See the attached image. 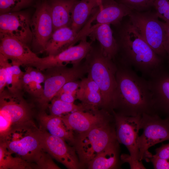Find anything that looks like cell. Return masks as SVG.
Masks as SVG:
<instances>
[{
  "instance_id": "1",
  "label": "cell",
  "mask_w": 169,
  "mask_h": 169,
  "mask_svg": "<svg viewBox=\"0 0 169 169\" xmlns=\"http://www.w3.org/2000/svg\"><path fill=\"white\" fill-rule=\"evenodd\" d=\"M116 78L117 87L112 110L128 116L142 115L144 113L156 114L147 80L124 64L117 67Z\"/></svg>"
},
{
  "instance_id": "2",
  "label": "cell",
  "mask_w": 169,
  "mask_h": 169,
  "mask_svg": "<svg viewBox=\"0 0 169 169\" xmlns=\"http://www.w3.org/2000/svg\"><path fill=\"white\" fill-rule=\"evenodd\" d=\"M0 142L12 154L34 165L37 169L60 168L44 149L39 128L31 120L12 125Z\"/></svg>"
},
{
  "instance_id": "3",
  "label": "cell",
  "mask_w": 169,
  "mask_h": 169,
  "mask_svg": "<svg viewBox=\"0 0 169 169\" xmlns=\"http://www.w3.org/2000/svg\"><path fill=\"white\" fill-rule=\"evenodd\" d=\"M119 47L124 65L133 67L144 78H149L163 68L162 58L157 54L130 21L120 33Z\"/></svg>"
},
{
  "instance_id": "4",
  "label": "cell",
  "mask_w": 169,
  "mask_h": 169,
  "mask_svg": "<svg viewBox=\"0 0 169 169\" xmlns=\"http://www.w3.org/2000/svg\"><path fill=\"white\" fill-rule=\"evenodd\" d=\"M117 140L114 119L78 134L73 145L81 167L87 166L99 153Z\"/></svg>"
},
{
  "instance_id": "5",
  "label": "cell",
  "mask_w": 169,
  "mask_h": 169,
  "mask_svg": "<svg viewBox=\"0 0 169 169\" xmlns=\"http://www.w3.org/2000/svg\"><path fill=\"white\" fill-rule=\"evenodd\" d=\"M88 77L98 86L103 99L104 107L112 112L113 98L117 87V67L101 52H92L86 57Z\"/></svg>"
},
{
  "instance_id": "6",
  "label": "cell",
  "mask_w": 169,
  "mask_h": 169,
  "mask_svg": "<svg viewBox=\"0 0 169 169\" xmlns=\"http://www.w3.org/2000/svg\"><path fill=\"white\" fill-rule=\"evenodd\" d=\"M131 22L154 52L162 58L167 54L164 22L156 13L132 11L128 15Z\"/></svg>"
},
{
  "instance_id": "7",
  "label": "cell",
  "mask_w": 169,
  "mask_h": 169,
  "mask_svg": "<svg viewBox=\"0 0 169 169\" xmlns=\"http://www.w3.org/2000/svg\"><path fill=\"white\" fill-rule=\"evenodd\" d=\"M86 72V65L82 66L73 65L71 68L60 66L46 69L43 92L40 96L36 99L42 110L49 106V103L65 83L76 80Z\"/></svg>"
},
{
  "instance_id": "8",
  "label": "cell",
  "mask_w": 169,
  "mask_h": 169,
  "mask_svg": "<svg viewBox=\"0 0 169 169\" xmlns=\"http://www.w3.org/2000/svg\"><path fill=\"white\" fill-rule=\"evenodd\" d=\"M142 134L138 140L139 161L148 162L152 154L149 149L156 144L169 140V118L162 119L157 114H143L141 116Z\"/></svg>"
},
{
  "instance_id": "9",
  "label": "cell",
  "mask_w": 169,
  "mask_h": 169,
  "mask_svg": "<svg viewBox=\"0 0 169 169\" xmlns=\"http://www.w3.org/2000/svg\"><path fill=\"white\" fill-rule=\"evenodd\" d=\"M30 26L32 34L31 44L33 49L44 52L54 32V27L47 0H39L36 10L31 18Z\"/></svg>"
},
{
  "instance_id": "10",
  "label": "cell",
  "mask_w": 169,
  "mask_h": 169,
  "mask_svg": "<svg viewBox=\"0 0 169 169\" xmlns=\"http://www.w3.org/2000/svg\"><path fill=\"white\" fill-rule=\"evenodd\" d=\"M112 113L114 117L118 142L126 147L133 160L139 161L138 142L139 131L141 129V115L126 116L114 110H112Z\"/></svg>"
},
{
  "instance_id": "11",
  "label": "cell",
  "mask_w": 169,
  "mask_h": 169,
  "mask_svg": "<svg viewBox=\"0 0 169 169\" xmlns=\"http://www.w3.org/2000/svg\"><path fill=\"white\" fill-rule=\"evenodd\" d=\"M31 19L29 13L23 11L0 14V38L9 37L31 44Z\"/></svg>"
},
{
  "instance_id": "12",
  "label": "cell",
  "mask_w": 169,
  "mask_h": 169,
  "mask_svg": "<svg viewBox=\"0 0 169 169\" xmlns=\"http://www.w3.org/2000/svg\"><path fill=\"white\" fill-rule=\"evenodd\" d=\"M41 140L44 150L58 162L69 169L81 167L74 147L68 145L64 139L52 135L40 126Z\"/></svg>"
},
{
  "instance_id": "13",
  "label": "cell",
  "mask_w": 169,
  "mask_h": 169,
  "mask_svg": "<svg viewBox=\"0 0 169 169\" xmlns=\"http://www.w3.org/2000/svg\"><path fill=\"white\" fill-rule=\"evenodd\" d=\"M92 48L91 43L87 41L85 36L78 44L70 47L57 54L40 58L34 67L42 71L55 66L66 65L68 63L78 65L87 56Z\"/></svg>"
},
{
  "instance_id": "14",
  "label": "cell",
  "mask_w": 169,
  "mask_h": 169,
  "mask_svg": "<svg viewBox=\"0 0 169 169\" xmlns=\"http://www.w3.org/2000/svg\"><path fill=\"white\" fill-rule=\"evenodd\" d=\"M61 117L68 128L77 134L114 119L112 114L107 111L102 113L98 110L76 111Z\"/></svg>"
},
{
  "instance_id": "15",
  "label": "cell",
  "mask_w": 169,
  "mask_h": 169,
  "mask_svg": "<svg viewBox=\"0 0 169 169\" xmlns=\"http://www.w3.org/2000/svg\"><path fill=\"white\" fill-rule=\"evenodd\" d=\"M0 114L7 117L13 125L30 120L31 110L21 92L12 93L5 90L0 93Z\"/></svg>"
},
{
  "instance_id": "16",
  "label": "cell",
  "mask_w": 169,
  "mask_h": 169,
  "mask_svg": "<svg viewBox=\"0 0 169 169\" xmlns=\"http://www.w3.org/2000/svg\"><path fill=\"white\" fill-rule=\"evenodd\" d=\"M0 54L20 66L34 67L41 58L31 50L28 45L9 37L0 38Z\"/></svg>"
},
{
  "instance_id": "17",
  "label": "cell",
  "mask_w": 169,
  "mask_h": 169,
  "mask_svg": "<svg viewBox=\"0 0 169 169\" xmlns=\"http://www.w3.org/2000/svg\"><path fill=\"white\" fill-rule=\"evenodd\" d=\"M147 80L156 114L169 118V73L163 68Z\"/></svg>"
},
{
  "instance_id": "18",
  "label": "cell",
  "mask_w": 169,
  "mask_h": 169,
  "mask_svg": "<svg viewBox=\"0 0 169 169\" xmlns=\"http://www.w3.org/2000/svg\"><path fill=\"white\" fill-rule=\"evenodd\" d=\"M91 28L88 24L84 28L77 33L70 26L64 27L54 30L49 40L44 52L48 56H54L74 45L91 31Z\"/></svg>"
},
{
  "instance_id": "19",
  "label": "cell",
  "mask_w": 169,
  "mask_h": 169,
  "mask_svg": "<svg viewBox=\"0 0 169 169\" xmlns=\"http://www.w3.org/2000/svg\"><path fill=\"white\" fill-rule=\"evenodd\" d=\"M132 11L124 4L115 0H101L95 19L96 24H117L122 18Z\"/></svg>"
},
{
  "instance_id": "20",
  "label": "cell",
  "mask_w": 169,
  "mask_h": 169,
  "mask_svg": "<svg viewBox=\"0 0 169 169\" xmlns=\"http://www.w3.org/2000/svg\"><path fill=\"white\" fill-rule=\"evenodd\" d=\"M76 97L88 110H97L99 107H104L102 96L98 86L88 77L80 81Z\"/></svg>"
},
{
  "instance_id": "21",
  "label": "cell",
  "mask_w": 169,
  "mask_h": 169,
  "mask_svg": "<svg viewBox=\"0 0 169 169\" xmlns=\"http://www.w3.org/2000/svg\"><path fill=\"white\" fill-rule=\"evenodd\" d=\"M38 118L41 127L50 134L61 138L73 145L75 138L74 131L68 128L61 116L48 115L41 110Z\"/></svg>"
},
{
  "instance_id": "22",
  "label": "cell",
  "mask_w": 169,
  "mask_h": 169,
  "mask_svg": "<svg viewBox=\"0 0 169 169\" xmlns=\"http://www.w3.org/2000/svg\"><path fill=\"white\" fill-rule=\"evenodd\" d=\"M89 34L99 42L100 50L104 55L111 60L115 58L119 46L113 36L110 24H96Z\"/></svg>"
},
{
  "instance_id": "23",
  "label": "cell",
  "mask_w": 169,
  "mask_h": 169,
  "mask_svg": "<svg viewBox=\"0 0 169 169\" xmlns=\"http://www.w3.org/2000/svg\"><path fill=\"white\" fill-rule=\"evenodd\" d=\"M100 6L98 0H77L71 13V27L77 33L83 28L90 16Z\"/></svg>"
},
{
  "instance_id": "24",
  "label": "cell",
  "mask_w": 169,
  "mask_h": 169,
  "mask_svg": "<svg viewBox=\"0 0 169 169\" xmlns=\"http://www.w3.org/2000/svg\"><path fill=\"white\" fill-rule=\"evenodd\" d=\"M52 19L54 31L59 28L70 26L71 13L74 0H47Z\"/></svg>"
},
{
  "instance_id": "25",
  "label": "cell",
  "mask_w": 169,
  "mask_h": 169,
  "mask_svg": "<svg viewBox=\"0 0 169 169\" xmlns=\"http://www.w3.org/2000/svg\"><path fill=\"white\" fill-rule=\"evenodd\" d=\"M118 141L111 143L99 153L88 164L90 169H110L118 168L119 160Z\"/></svg>"
},
{
  "instance_id": "26",
  "label": "cell",
  "mask_w": 169,
  "mask_h": 169,
  "mask_svg": "<svg viewBox=\"0 0 169 169\" xmlns=\"http://www.w3.org/2000/svg\"><path fill=\"white\" fill-rule=\"evenodd\" d=\"M2 142L0 143V169H37L35 165L17 156L13 157Z\"/></svg>"
},
{
  "instance_id": "27",
  "label": "cell",
  "mask_w": 169,
  "mask_h": 169,
  "mask_svg": "<svg viewBox=\"0 0 169 169\" xmlns=\"http://www.w3.org/2000/svg\"><path fill=\"white\" fill-rule=\"evenodd\" d=\"M50 102L48 106L50 115L54 116H61L76 111L88 110L81 103L77 105L74 103H68L55 97Z\"/></svg>"
},
{
  "instance_id": "28",
  "label": "cell",
  "mask_w": 169,
  "mask_h": 169,
  "mask_svg": "<svg viewBox=\"0 0 169 169\" xmlns=\"http://www.w3.org/2000/svg\"><path fill=\"white\" fill-rule=\"evenodd\" d=\"M36 0H0V13L19 12L29 7Z\"/></svg>"
},
{
  "instance_id": "29",
  "label": "cell",
  "mask_w": 169,
  "mask_h": 169,
  "mask_svg": "<svg viewBox=\"0 0 169 169\" xmlns=\"http://www.w3.org/2000/svg\"><path fill=\"white\" fill-rule=\"evenodd\" d=\"M11 62L12 64L11 83L8 90L12 93L21 92L23 89V79L24 72L21 70L20 65L19 64L11 61Z\"/></svg>"
},
{
  "instance_id": "30",
  "label": "cell",
  "mask_w": 169,
  "mask_h": 169,
  "mask_svg": "<svg viewBox=\"0 0 169 169\" xmlns=\"http://www.w3.org/2000/svg\"><path fill=\"white\" fill-rule=\"evenodd\" d=\"M23 89L36 99L39 98L43 90L40 84L33 80L29 73L26 70L24 73L23 79Z\"/></svg>"
},
{
  "instance_id": "31",
  "label": "cell",
  "mask_w": 169,
  "mask_h": 169,
  "mask_svg": "<svg viewBox=\"0 0 169 169\" xmlns=\"http://www.w3.org/2000/svg\"><path fill=\"white\" fill-rule=\"evenodd\" d=\"M132 11L142 12L153 7L156 0H116Z\"/></svg>"
},
{
  "instance_id": "32",
  "label": "cell",
  "mask_w": 169,
  "mask_h": 169,
  "mask_svg": "<svg viewBox=\"0 0 169 169\" xmlns=\"http://www.w3.org/2000/svg\"><path fill=\"white\" fill-rule=\"evenodd\" d=\"M153 7L158 18L165 22L169 21V0H156Z\"/></svg>"
},
{
  "instance_id": "33",
  "label": "cell",
  "mask_w": 169,
  "mask_h": 169,
  "mask_svg": "<svg viewBox=\"0 0 169 169\" xmlns=\"http://www.w3.org/2000/svg\"><path fill=\"white\" fill-rule=\"evenodd\" d=\"M8 59L0 54V93H2L6 87L8 74L6 63Z\"/></svg>"
},
{
  "instance_id": "34",
  "label": "cell",
  "mask_w": 169,
  "mask_h": 169,
  "mask_svg": "<svg viewBox=\"0 0 169 169\" xmlns=\"http://www.w3.org/2000/svg\"><path fill=\"white\" fill-rule=\"evenodd\" d=\"M80 83V81L76 80L67 82L62 86L55 96L64 93H71L76 95Z\"/></svg>"
},
{
  "instance_id": "35",
  "label": "cell",
  "mask_w": 169,
  "mask_h": 169,
  "mask_svg": "<svg viewBox=\"0 0 169 169\" xmlns=\"http://www.w3.org/2000/svg\"><path fill=\"white\" fill-rule=\"evenodd\" d=\"M29 74L31 79L38 83L41 84L44 83L45 75L41 72V70L33 67L28 66L25 69Z\"/></svg>"
},
{
  "instance_id": "36",
  "label": "cell",
  "mask_w": 169,
  "mask_h": 169,
  "mask_svg": "<svg viewBox=\"0 0 169 169\" xmlns=\"http://www.w3.org/2000/svg\"><path fill=\"white\" fill-rule=\"evenodd\" d=\"M120 159L122 163H128L131 169H146L142 163V161L134 160L131 158L130 155L122 154L120 156Z\"/></svg>"
},
{
  "instance_id": "37",
  "label": "cell",
  "mask_w": 169,
  "mask_h": 169,
  "mask_svg": "<svg viewBox=\"0 0 169 169\" xmlns=\"http://www.w3.org/2000/svg\"><path fill=\"white\" fill-rule=\"evenodd\" d=\"M12 124L9 119L0 114V137H3L10 130Z\"/></svg>"
},
{
  "instance_id": "38",
  "label": "cell",
  "mask_w": 169,
  "mask_h": 169,
  "mask_svg": "<svg viewBox=\"0 0 169 169\" xmlns=\"http://www.w3.org/2000/svg\"><path fill=\"white\" fill-rule=\"evenodd\" d=\"M151 162L154 169H169V160L154 156L153 155L148 160Z\"/></svg>"
},
{
  "instance_id": "39",
  "label": "cell",
  "mask_w": 169,
  "mask_h": 169,
  "mask_svg": "<svg viewBox=\"0 0 169 169\" xmlns=\"http://www.w3.org/2000/svg\"><path fill=\"white\" fill-rule=\"evenodd\" d=\"M156 154L154 156L169 160V143L162 144L159 147L155 149Z\"/></svg>"
},
{
  "instance_id": "40",
  "label": "cell",
  "mask_w": 169,
  "mask_h": 169,
  "mask_svg": "<svg viewBox=\"0 0 169 169\" xmlns=\"http://www.w3.org/2000/svg\"><path fill=\"white\" fill-rule=\"evenodd\" d=\"M55 97L64 101L71 103H74L76 99V95L67 93H64Z\"/></svg>"
},
{
  "instance_id": "41",
  "label": "cell",
  "mask_w": 169,
  "mask_h": 169,
  "mask_svg": "<svg viewBox=\"0 0 169 169\" xmlns=\"http://www.w3.org/2000/svg\"><path fill=\"white\" fill-rule=\"evenodd\" d=\"M166 32V50L169 59V21L164 22Z\"/></svg>"
},
{
  "instance_id": "42",
  "label": "cell",
  "mask_w": 169,
  "mask_h": 169,
  "mask_svg": "<svg viewBox=\"0 0 169 169\" xmlns=\"http://www.w3.org/2000/svg\"></svg>"
},
{
  "instance_id": "43",
  "label": "cell",
  "mask_w": 169,
  "mask_h": 169,
  "mask_svg": "<svg viewBox=\"0 0 169 169\" xmlns=\"http://www.w3.org/2000/svg\"></svg>"
},
{
  "instance_id": "44",
  "label": "cell",
  "mask_w": 169,
  "mask_h": 169,
  "mask_svg": "<svg viewBox=\"0 0 169 169\" xmlns=\"http://www.w3.org/2000/svg\"></svg>"
}]
</instances>
